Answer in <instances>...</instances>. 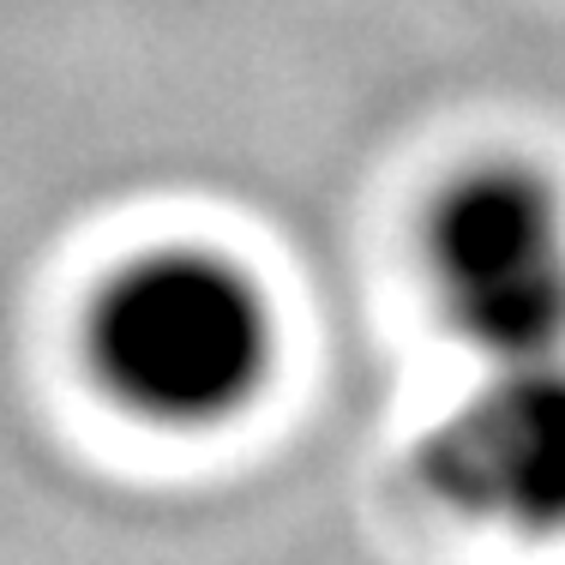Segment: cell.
I'll return each instance as SVG.
<instances>
[{
    "instance_id": "cell-3",
    "label": "cell",
    "mask_w": 565,
    "mask_h": 565,
    "mask_svg": "<svg viewBox=\"0 0 565 565\" xmlns=\"http://www.w3.org/2000/svg\"><path fill=\"white\" fill-rule=\"evenodd\" d=\"M415 476L469 523L565 535V355L493 367L422 439Z\"/></svg>"
},
{
    "instance_id": "cell-2",
    "label": "cell",
    "mask_w": 565,
    "mask_h": 565,
    "mask_svg": "<svg viewBox=\"0 0 565 565\" xmlns=\"http://www.w3.org/2000/svg\"><path fill=\"white\" fill-rule=\"evenodd\" d=\"M422 265L488 367L565 355V199L530 163H469L434 193Z\"/></svg>"
},
{
    "instance_id": "cell-1",
    "label": "cell",
    "mask_w": 565,
    "mask_h": 565,
    "mask_svg": "<svg viewBox=\"0 0 565 565\" xmlns=\"http://www.w3.org/2000/svg\"><path fill=\"white\" fill-rule=\"evenodd\" d=\"M85 367L120 415L205 434L247 415L277 367L271 295L241 259L169 241L120 259L85 307Z\"/></svg>"
}]
</instances>
